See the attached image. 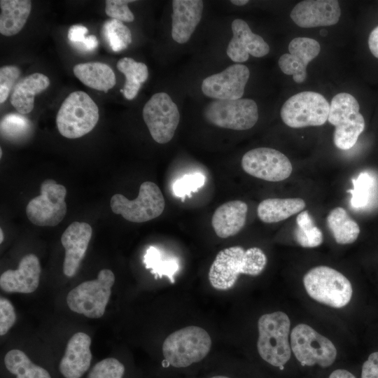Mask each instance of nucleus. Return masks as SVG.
<instances>
[{
    "mask_svg": "<svg viewBox=\"0 0 378 378\" xmlns=\"http://www.w3.org/2000/svg\"><path fill=\"white\" fill-rule=\"evenodd\" d=\"M267 261L265 254L258 247L246 250L239 246L226 248L218 252L210 267L209 282L216 289H229L234 285L240 274L259 275Z\"/></svg>",
    "mask_w": 378,
    "mask_h": 378,
    "instance_id": "obj_1",
    "label": "nucleus"
},
{
    "mask_svg": "<svg viewBox=\"0 0 378 378\" xmlns=\"http://www.w3.org/2000/svg\"><path fill=\"white\" fill-rule=\"evenodd\" d=\"M290 327L288 315L279 311L263 314L258 321V354L263 360L281 371L284 370L291 358Z\"/></svg>",
    "mask_w": 378,
    "mask_h": 378,
    "instance_id": "obj_2",
    "label": "nucleus"
},
{
    "mask_svg": "<svg viewBox=\"0 0 378 378\" xmlns=\"http://www.w3.org/2000/svg\"><path fill=\"white\" fill-rule=\"evenodd\" d=\"M211 347L209 333L202 328L190 326L170 334L163 342L162 353L172 366L186 368L203 360Z\"/></svg>",
    "mask_w": 378,
    "mask_h": 378,
    "instance_id": "obj_3",
    "label": "nucleus"
},
{
    "mask_svg": "<svg viewBox=\"0 0 378 378\" xmlns=\"http://www.w3.org/2000/svg\"><path fill=\"white\" fill-rule=\"evenodd\" d=\"M290 347L302 368L327 369L337 359V351L333 343L304 323H300L293 328Z\"/></svg>",
    "mask_w": 378,
    "mask_h": 378,
    "instance_id": "obj_4",
    "label": "nucleus"
},
{
    "mask_svg": "<svg viewBox=\"0 0 378 378\" xmlns=\"http://www.w3.org/2000/svg\"><path fill=\"white\" fill-rule=\"evenodd\" d=\"M303 284L312 299L334 308L348 304L353 294L349 279L327 266H317L309 270L303 277Z\"/></svg>",
    "mask_w": 378,
    "mask_h": 378,
    "instance_id": "obj_5",
    "label": "nucleus"
},
{
    "mask_svg": "<svg viewBox=\"0 0 378 378\" xmlns=\"http://www.w3.org/2000/svg\"><path fill=\"white\" fill-rule=\"evenodd\" d=\"M99 120V108L83 91L69 94L57 112L56 122L59 132L68 139H77L89 133Z\"/></svg>",
    "mask_w": 378,
    "mask_h": 378,
    "instance_id": "obj_6",
    "label": "nucleus"
},
{
    "mask_svg": "<svg viewBox=\"0 0 378 378\" xmlns=\"http://www.w3.org/2000/svg\"><path fill=\"white\" fill-rule=\"evenodd\" d=\"M359 109L358 101L349 93L340 92L332 99L328 121L335 126L333 141L337 148H351L363 132L365 120Z\"/></svg>",
    "mask_w": 378,
    "mask_h": 378,
    "instance_id": "obj_7",
    "label": "nucleus"
},
{
    "mask_svg": "<svg viewBox=\"0 0 378 378\" xmlns=\"http://www.w3.org/2000/svg\"><path fill=\"white\" fill-rule=\"evenodd\" d=\"M115 282L113 272L108 269L99 271L97 278L84 281L71 290L66 296L69 309L90 318L102 317Z\"/></svg>",
    "mask_w": 378,
    "mask_h": 378,
    "instance_id": "obj_8",
    "label": "nucleus"
},
{
    "mask_svg": "<svg viewBox=\"0 0 378 378\" xmlns=\"http://www.w3.org/2000/svg\"><path fill=\"white\" fill-rule=\"evenodd\" d=\"M114 214L121 215L133 223H143L160 216L165 206L164 196L153 182L145 181L139 187V195L129 200L121 194H115L110 201Z\"/></svg>",
    "mask_w": 378,
    "mask_h": 378,
    "instance_id": "obj_9",
    "label": "nucleus"
},
{
    "mask_svg": "<svg viewBox=\"0 0 378 378\" xmlns=\"http://www.w3.org/2000/svg\"><path fill=\"white\" fill-rule=\"evenodd\" d=\"M330 104L320 93L304 91L288 98L283 104L280 115L292 128L320 126L328 120Z\"/></svg>",
    "mask_w": 378,
    "mask_h": 378,
    "instance_id": "obj_10",
    "label": "nucleus"
},
{
    "mask_svg": "<svg viewBox=\"0 0 378 378\" xmlns=\"http://www.w3.org/2000/svg\"><path fill=\"white\" fill-rule=\"evenodd\" d=\"M204 115L211 124L221 128L246 130L258 120V106L251 99H216L204 108Z\"/></svg>",
    "mask_w": 378,
    "mask_h": 378,
    "instance_id": "obj_11",
    "label": "nucleus"
},
{
    "mask_svg": "<svg viewBox=\"0 0 378 378\" xmlns=\"http://www.w3.org/2000/svg\"><path fill=\"white\" fill-rule=\"evenodd\" d=\"M66 188L53 179L41 183V193L31 200L26 207L29 221L38 226L58 225L66 213Z\"/></svg>",
    "mask_w": 378,
    "mask_h": 378,
    "instance_id": "obj_12",
    "label": "nucleus"
},
{
    "mask_svg": "<svg viewBox=\"0 0 378 378\" xmlns=\"http://www.w3.org/2000/svg\"><path fill=\"white\" fill-rule=\"evenodd\" d=\"M143 118L153 140L158 144H166L175 134L180 114L168 94L158 92L144 106Z\"/></svg>",
    "mask_w": 378,
    "mask_h": 378,
    "instance_id": "obj_13",
    "label": "nucleus"
},
{
    "mask_svg": "<svg viewBox=\"0 0 378 378\" xmlns=\"http://www.w3.org/2000/svg\"><path fill=\"white\" fill-rule=\"evenodd\" d=\"M241 167L249 175L271 182L286 179L293 170L289 159L284 153L271 148L248 150L242 157Z\"/></svg>",
    "mask_w": 378,
    "mask_h": 378,
    "instance_id": "obj_14",
    "label": "nucleus"
},
{
    "mask_svg": "<svg viewBox=\"0 0 378 378\" xmlns=\"http://www.w3.org/2000/svg\"><path fill=\"white\" fill-rule=\"evenodd\" d=\"M250 76L248 68L240 64L228 66L223 71L206 77L202 83V92L218 100L241 99Z\"/></svg>",
    "mask_w": 378,
    "mask_h": 378,
    "instance_id": "obj_15",
    "label": "nucleus"
},
{
    "mask_svg": "<svg viewBox=\"0 0 378 378\" xmlns=\"http://www.w3.org/2000/svg\"><path fill=\"white\" fill-rule=\"evenodd\" d=\"M320 50V44L315 39L296 37L289 43V53L279 57V66L284 74L293 76L295 83H302L307 78L309 63L317 57Z\"/></svg>",
    "mask_w": 378,
    "mask_h": 378,
    "instance_id": "obj_16",
    "label": "nucleus"
},
{
    "mask_svg": "<svg viewBox=\"0 0 378 378\" xmlns=\"http://www.w3.org/2000/svg\"><path fill=\"white\" fill-rule=\"evenodd\" d=\"M341 8L336 0H305L298 3L290 17L295 24L302 28L331 26L337 24Z\"/></svg>",
    "mask_w": 378,
    "mask_h": 378,
    "instance_id": "obj_17",
    "label": "nucleus"
},
{
    "mask_svg": "<svg viewBox=\"0 0 378 378\" xmlns=\"http://www.w3.org/2000/svg\"><path fill=\"white\" fill-rule=\"evenodd\" d=\"M232 31L233 35L227 48V55L233 62H244L249 55L262 57L269 53V45L262 36L254 34L244 20H234Z\"/></svg>",
    "mask_w": 378,
    "mask_h": 378,
    "instance_id": "obj_18",
    "label": "nucleus"
},
{
    "mask_svg": "<svg viewBox=\"0 0 378 378\" xmlns=\"http://www.w3.org/2000/svg\"><path fill=\"white\" fill-rule=\"evenodd\" d=\"M92 234V227L87 223L74 221L64 230L61 242L65 249L63 272L74 276L85 256Z\"/></svg>",
    "mask_w": 378,
    "mask_h": 378,
    "instance_id": "obj_19",
    "label": "nucleus"
},
{
    "mask_svg": "<svg viewBox=\"0 0 378 378\" xmlns=\"http://www.w3.org/2000/svg\"><path fill=\"white\" fill-rule=\"evenodd\" d=\"M41 272L38 257L27 254L21 259L17 270H8L1 274L0 287L7 293H33L38 286Z\"/></svg>",
    "mask_w": 378,
    "mask_h": 378,
    "instance_id": "obj_20",
    "label": "nucleus"
},
{
    "mask_svg": "<svg viewBox=\"0 0 378 378\" xmlns=\"http://www.w3.org/2000/svg\"><path fill=\"white\" fill-rule=\"evenodd\" d=\"M90 344V337L84 332L75 333L69 339L58 366L64 378H81L90 369L92 358Z\"/></svg>",
    "mask_w": 378,
    "mask_h": 378,
    "instance_id": "obj_21",
    "label": "nucleus"
},
{
    "mask_svg": "<svg viewBox=\"0 0 378 378\" xmlns=\"http://www.w3.org/2000/svg\"><path fill=\"white\" fill-rule=\"evenodd\" d=\"M204 3L201 0H173L172 37L178 43L188 41L200 23Z\"/></svg>",
    "mask_w": 378,
    "mask_h": 378,
    "instance_id": "obj_22",
    "label": "nucleus"
},
{
    "mask_svg": "<svg viewBox=\"0 0 378 378\" xmlns=\"http://www.w3.org/2000/svg\"><path fill=\"white\" fill-rule=\"evenodd\" d=\"M247 204L232 200L219 206L211 218V225L220 238L225 239L239 233L246 223Z\"/></svg>",
    "mask_w": 378,
    "mask_h": 378,
    "instance_id": "obj_23",
    "label": "nucleus"
},
{
    "mask_svg": "<svg viewBox=\"0 0 378 378\" xmlns=\"http://www.w3.org/2000/svg\"><path fill=\"white\" fill-rule=\"evenodd\" d=\"M50 85L48 77L34 73L20 79L13 88L10 102L22 115L30 113L34 106V96L44 91Z\"/></svg>",
    "mask_w": 378,
    "mask_h": 378,
    "instance_id": "obj_24",
    "label": "nucleus"
},
{
    "mask_svg": "<svg viewBox=\"0 0 378 378\" xmlns=\"http://www.w3.org/2000/svg\"><path fill=\"white\" fill-rule=\"evenodd\" d=\"M0 8V33L10 36L23 28L31 12V2L28 0H1Z\"/></svg>",
    "mask_w": 378,
    "mask_h": 378,
    "instance_id": "obj_25",
    "label": "nucleus"
},
{
    "mask_svg": "<svg viewBox=\"0 0 378 378\" xmlns=\"http://www.w3.org/2000/svg\"><path fill=\"white\" fill-rule=\"evenodd\" d=\"M74 74L86 86L107 92L115 85V76L106 64L94 62L76 64Z\"/></svg>",
    "mask_w": 378,
    "mask_h": 378,
    "instance_id": "obj_26",
    "label": "nucleus"
},
{
    "mask_svg": "<svg viewBox=\"0 0 378 378\" xmlns=\"http://www.w3.org/2000/svg\"><path fill=\"white\" fill-rule=\"evenodd\" d=\"M305 206L300 198H269L258 204L257 214L264 223H277L302 211Z\"/></svg>",
    "mask_w": 378,
    "mask_h": 378,
    "instance_id": "obj_27",
    "label": "nucleus"
},
{
    "mask_svg": "<svg viewBox=\"0 0 378 378\" xmlns=\"http://www.w3.org/2000/svg\"><path fill=\"white\" fill-rule=\"evenodd\" d=\"M327 224L335 240L340 244L354 242L360 233L357 223L340 206L331 210L327 217Z\"/></svg>",
    "mask_w": 378,
    "mask_h": 378,
    "instance_id": "obj_28",
    "label": "nucleus"
},
{
    "mask_svg": "<svg viewBox=\"0 0 378 378\" xmlns=\"http://www.w3.org/2000/svg\"><path fill=\"white\" fill-rule=\"evenodd\" d=\"M116 66L125 76L124 88L120 91L126 99H133L138 94L141 84L148 77L147 66L144 63L136 62L132 58L123 57L118 61Z\"/></svg>",
    "mask_w": 378,
    "mask_h": 378,
    "instance_id": "obj_29",
    "label": "nucleus"
},
{
    "mask_svg": "<svg viewBox=\"0 0 378 378\" xmlns=\"http://www.w3.org/2000/svg\"><path fill=\"white\" fill-rule=\"evenodd\" d=\"M144 263L146 269L150 270L155 279L165 276L172 283L174 282V275L179 269L177 257L150 246L144 255Z\"/></svg>",
    "mask_w": 378,
    "mask_h": 378,
    "instance_id": "obj_30",
    "label": "nucleus"
},
{
    "mask_svg": "<svg viewBox=\"0 0 378 378\" xmlns=\"http://www.w3.org/2000/svg\"><path fill=\"white\" fill-rule=\"evenodd\" d=\"M4 361L7 370L15 378H52L47 370L34 363L21 350L9 351Z\"/></svg>",
    "mask_w": 378,
    "mask_h": 378,
    "instance_id": "obj_31",
    "label": "nucleus"
},
{
    "mask_svg": "<svg viewBox=\"0 0 378 378\" xmlns=\"http://www.w3.org/2000/svg\"><path fill=\"white\" fill-rule=\"evenodd\" d=\"M297 227L294 230V239L301 246L314 248L320 246L323 237L316 227L307 211H301L296 218Z\"/></svg>",
    "mask_w": 378,
    "mask_h": 378,
    "instance_id": "obj_32",
    "label": "nucleus"
},
{
    "mask_svg": "<svg viewBox=\"0 0 378 378\" xmlns=\"http://www.w3.org/2000/svg\"><path fill=\"white\" fill-rule=\"evenodd\" d=\"M102 33L105 41L114 52H120L132 43L130 29L121 21L111 19L106 20L102 27Z\"/></svg>",
    "mask_w": 378,
    "mask_h": 378,
    "instance_id": "obj_33",
    "label": "nucleus"
},
{
    "mask_svg": "<svg viewBox=\"0 0 378 378\" xmlns=\"http://www.w3.org/2000/svg\"><path fill=\"white\" fill-rule=\"evenodd\" d=\"M352 183L354 188L347 190L351 195V206L356 209L367 206L372 192L373 178L368 172H361Z\"/></svg>",
    "mask_w": 378,
    "mask_h": 378,
    "instance_id": "obj_34",
    "label": "nucleus"
},
{
    "mask_svg": "<svg viewBox=\"0 0 378 378\" xmlns=\"http://www.w3.org/2000/svg\"><path fill=\"white\" fill-rule=\"evenodd\" d=\"M30 129L29 120L19 113L6 115L1 121V135L9 139L19 138L25 135Z\"/></svg>",
    "mask_w": 378,
    "mask_h": 378,
    "instance_id": "obj_35",
    "label": "nucleus"
},
{
    "mask_svg": "<svg viewBox=\"0 0 378 378\" xmlns=\"http://www.w3.org/2000/svg\"><path fill=\"white\" fill-rule=\"evenodd\" d=\"M124 365L115 358H106L97 362L89 371L87 378H122Z\"/></svg>",
    "mask_w": 378,
    "mask_h": 378,
    "instance_id": "obj_36",
    "label": "nucleus"
},
{
    "mask_svg": "<svg viewBox=\"0 0 378 378\" xmlns=\"http://www.w3.org/2000/svg\"><path fill=\"white\" fill-rule=\"evenodd\" d=\"M205 180V176L201 173L184 175L173 183L172 191L175 196L181 198L190 196L192 192L197 191L204 185Z\"/></svg>",
    "mask_w": 378,
    "mask_h": 378,
    "instance_id": "obj_37",
    "label": "nucleus"
},
{
    "mask_svg": "<svg viewBox=\"0 0 378 378\" xmlns=\"http://www.w3.org/2000/svg\"><path fill=\"white\" fill-rule=\"evenodd\" d=\"M132 2L134 1L106 0L105 1V13L112 19L126 22H132L134 16L127 6Z\"/></svg>",
    "mask_w": 378,
    "mask_h": 378,
    "instance_id": "obj_38",
    "label": "nucleus"
},
{
    "mask_svg": "<svg viewBox=\"0 0 378 378\" xmlns=\"http://www.w3.org/2000/svg\"><path fill=\"white\" fill-rule=\"evenodd\" d=\"M20 75V70L13 65H7L0 69V103L3 104L14 88L15 81Z\"/></svg>",
    "mask_w": 378,
    "mask_h": 378,
    "instance_id": "obj_39",
    "label": "nucleus"
},
{
    "mask_svg": "<svg viewBox=\"0 0 378 378\" xmlns=\"http://www.w3.org/2000/svg\"><path fill=\"white\" fill-rule=\"evenodd\" d=\"M16 316L14 307L6 298H0V335H6L14 325Z\"/></svg>",
    "mask_w": 378,
    "mask_h": 378,
    "instance_id": "obj_40",
    "label": "nucleus"
},
{
    "mask_svg": "<svg viewBox=\"0 0 378 378\" xmlns=\"http://www.w3.org/2000/svg\"><path fill=\"white\" fill-rule=\"evenodd\" d=\"M360 378H378V351L370 354L363 363Z\"/></svg>",
    "mask_w": 378,
    "mask_h": 378,
    "instance_id": "obj_41",
    "label": "nucleus"
},
{
    "mask_svg": "<svg viewBox=\"0 0 378 378\" xmlns=\"http://www.w3.org/2000/svg\"><path fill=\"white\" fill-rule=\"evenodd\" d=\"M88 31V29L83 25H73L69 29L68 38L72 43L80 47L85 41L86 38L85 34Z\"/></svg>",
    "mask_w": 378,
    "mask_h": 378,
    "instance_id": "obj_42",
    "label": "nucleus"
},
{
    "mask_svg": "<svg viewBox=\"0 0 378 378\" xmlns=\"http://www.w3.org/2000/svg\"><path fill=\"white\" fill-rule=\"evenodd\" d=\"M368 46L371 53L378 58V26L369 35Z\"/></svg>",
    "mask_w": 378,
    "mask_h": 378,
    "instance_id": "obj_43",
    "label": "nucleus"
},
{
    "mask_svg": "<svg viewBox=\"0 0 378 378\" xmlns=\"http://www.w3.org/2000/svg\"><path fill=\"white\" fill-rule=\"evenodd\" d=\"M327 378H357V377L346 368H335L332 370Z\"/></svg>",
    "mask_w": 378,
    "mask_h": 378,
    "instance_id": "obj_44",
    "label": "nucleus"
},
{
    "mask_svg": "<svg viewBox=\"0 0 378 378\" xmlns=\"http://www.w3.org/2000/svg\"><path fill=\"white\" fill-rule=\"evenodd\" d=\"M98 44L99 42L97 37L94 35H90L86 37L80 48L85 51H92L97 48Z\"/></svg>",
    "mask_w": 378,
    "mask_h": 378,
    "instance_id": "obj_45",
    "label": "nucleus"
},
{
    "mask_svg": "<svg viewBox=\"0 0 378 378\" xmlns=\"http://www.w3.org/2000/svg\"><path fill=\"white\" fill-rule=\"evenodd\" d=\"M230 2L236 6H241L246 5L249 1L248 0H232Z\"/></svg>",
    "mask_w": 378,
    "mask_h": 378,
    "instance_id": "obj_46",
    "label": "nucleus"
},
{
    "mask_svg": "<svg viewBox=\"0 0 378 378\" xmlns=\"http://www.w3.org/2000/svg\"><path fill=\"white\" fill-rule=\"evenodd\" d=\"M4 241V233L2 229H0V243L1 244Z\"/></svg>",
    "mask_w": 378,
    "mask_h": 378,
    "instance_id": "obj_47",
    "label": "nucleus"
},
{
    "mask_svg": "<svg viewBox=\"0 0 378 378\" xmlns=\"http://www.w3.org/2000/svg\"><path fill=\"white\" fill-rule=\"evenodd\" d=\"M210 378H230V377H225V376L217 375V376L211 377Z\"/></svg>",
    "mask_w": 378,
    "mask_h": 378,
    "instance_id": "obj_48",
    "label": "nucleus"
},
{
    "mask_svg": "<svg viewBox=\"0 0 378 378\" xmlns=\"http://www.w3.org/2000/svg\"><path fill=\"white\" fill-rule=\"evenodd\" d=\"M1 155H2V150H1V149H0V157H1Z\"/></svg>",
    "mask_w": 378,
    "mask_h": 378,
    "instance_id": "obj_49",
    "label": "nucleus"
}]
</instances>
